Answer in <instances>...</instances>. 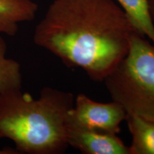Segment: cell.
<instances>
[{"instance_id": "obj_1", "label": "cell", "mask_w": 154, "mask_h": 154, "mask_svg": "<svg viewBox=\"0 0 154 154\" xmlns=\"http://www.w3.org/2000/svg\"><path fill=\"white\" fill-rule=\"evenodd\" d=\"M135 32L113 0H54L36 25L33 40L66 66L103 82L126 57Z\"/></svg>"}, {"instance_id": "obj_2", "label": "cell", "mask_w": 154, "mask_h": 154, "mask_svg": "<svg viewBox=\"0 0 154 154\" xmlns=\"http://www.w3.org/2000/svg\"><path fill=\"white\" fill-rule=\"evenodd\" d=\"M72 93L46 86L37 99L22 89L0 96V139L12 140L19 153L59 154L69 147Z\"/></svg>"}, {"instance_id": "obj_3", "label": "cell", "mask_w": 154, "mask_h": 154, "mask_svg": "<svg viewBox=\"0 0 154 154\" xmlns=\"http://www.w3.org/2000/svg\"><path fill=\"white\" fill-rule=\"evenodd\" d=\"M103 82L126 115L154 123V44L147 38L133 34L126 57Z\"/></svg>"}, {"instance_id": "obj_4", "label": "cell", "mask_w": 154, "mask_h": 154, "mask_svg": "<svg viewBox=\"0 0 154 154\" xmlns=\"http://www.w3.org/2000/svg\"><path fill=\"white\" fill-rule=\"evenodd\" d=\"M126 117L124 108L116 102L100 103L79 94L74 99L69 119L84 128L117 135Z\"/></svg>"}, {"instance_id": "obj_5", "label": "cell", "mask_w": 154, "mask_h": 154, "mask_svg": "<svg viewBox=\"0 0 154 154\" xmlns=\"http://www.w3.org/2000/svg\"><path fill=\"white\" fill-rule=\"evenodd\" d=\"M67 138L69 146L86 154H129L117 135L84 128L69 119Z\"/></svg>"}, {"instance_id": "obj_6", "label": "cell", "mask_w": 154, "mask_h": 154, "mask_svg": "<svg viewBox=\"0 0 154 154\" xmlns=\"http://www.w3.org/2000/svg\"><path fill=\"white\" fill-rule=\"evenodd\" d=\"M37 10L32 0H0V34L15 36L19 24L33 20Z\"/></svg>"}, {"instance_id": "obj_7", "label": "cell", "mask_w": 154, "mask_h": 154, "mask_svg": "<svg viewBox=\"0 0 154 154\" xmlns=\"http://www.w3.org/2000/svg\"><path fill=\"white\" fill-rule=\"evenodd\" d=\"M125 121L131 136L129 154H154V123L132 115Z\"/></svg>"}, {"instance_id": "obj_8", "label": "cell", "mask_w": 154, "mask_h": 154, "mask_svg": "<svg viewBox=\"0 0 154 154\" xmlns=\"http://www.w3.org/2000/svg\"><path fill=\"white\" fill-rule=\"evenodd\" d=\"M139 34L154 44V24L149 11V0H116Z\"/></svg>"}, {"instance_id": "obj_9", "label": "cell", "mask_w": 154, "mask_h": 154, "mask_svg": "<svg viewBox=\"0 0 154 154\" xmlns=\"http://www.w3.org/2000/svg\"><path fill=\"white\" fill-rule=\"evenodd\" d=\"M7 44L0 34V96L22 89L21 65L7 57Z\"/></svg>"}, {"instance_id": "obj_10", "label": "cell", "mask_w": 154, "mask_h": 154, "mask_svg": "<svg viewBox=\"0 0 154 154\" xmlns=\"http://www.w3.org/2000/svg\"><path fill=\"white\" fill-rule=\"evenodd\" d=\"M19 153L16 149L12 148H4L0 149V154H19Z\"/></svg>"}, {"instance_id": "obj_11", "label": "cell", "mask_w": 154, "mask_h": 154, "mask_svg": "<svg viewBox=\"0 0 154 154\" xmlns=\"http://www.w3.org/2000/svg\"><path fill=\"white\" fill-rule=\"evenodd\" d=\"M149 5L150 14H151L152 21L154 24V0H149Z\"/></svg>"}]
</instances>
